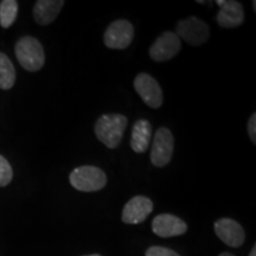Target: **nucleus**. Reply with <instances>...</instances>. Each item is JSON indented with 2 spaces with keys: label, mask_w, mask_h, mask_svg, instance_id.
<instances>
[{
  "label": "nucleus",
  "mask_w": 256,
  "mask_h": 256,
  "mask_svg": "<svg viewBox=\"0 0 256 256\" xmlns=\"http://www.w3.org/2000/svg\"><path fill=\"white\" fill-rule=\"evenodd\" d=\"M127 127V118L121 114H104L95 124L96 138L110 148H116Z\"/></svg>",
  "instance_id": "obj_1"
},
{
  "label": "nucleus",
  "mask_w": 256,
  "mask_h": 256,
  "mask_svg": "<svg viewBox=\"0 0 256 256\" xmlns=\"http://www.w3.org/2000/svg\"><path fill=\"white\" fill-rule=\"evenodd\" d=\"M16 57L19 64L28 72H34L43 68L46 63V54L40 42L31 36L19 38L14 46Z\"/></svg>",
  "instance_id": "obj_2"
},
{
  "label": "nucleus",
  "mask_w": 256,
  "mask_h": 256,
  "mask_svg": "<svg viewBox=\"0 0 256 256\" xmlns=\"http://www.w3.org/2000/svg\"><path fill=\"white\" fill-rule=\"evenodd\" d=\"M72 186L82 192L100 191L107 184V176L96 166H80L69 176Z\"/></svg>",
  "instance_id": "obj_3"
},
{
  "label": "nucleus",
  "mask_w": 256,
  "mask_h": 256,
  "mask_svg": "<svg viewBox=\"0 0 256 256\" xmlns=\"http://www.w3.org/2000/svg\"><path fill=\"white\" fill-rule=\"evenodd\" d=\"M176 34L179 40H183L192 46H200L208 40L210 30L206 23L197 17H188L178 22Z\"/></svg>",
  "instance_id": "obj_4"
},
{
  "label": "nucleus",
  "mask_w": 256,
  "mask_h": 256,
  "mask_svg": "<svg viewBox=\"0 0 256 256\" xmlns=\"http://www.w3.org/2000/svg\"><path fill=\"white\" fill-rule=\"evenodd\" d=\"M174 150V134L168 128L160 127L154 134L151 150V162L156 168H164L171 162Z\"/></svg>",
  "instance_id": "obj_5"
},
{
  "label": "nucleus",
  "mask_w": 256,
  "mask_h": 256,
  "mask_svg": "<svg viewBox=\"0 0 256 256\" xmlns=\"http://www.w3.org/2000/svg\"><path fill=\"white\" fill-rule=\"evenodd\" d=\"M134 37V28L128 20L119 19L112 23L104 32V46L110 49L122 50L130 46Z\"/></svg>",
  "instance_id": "obj_6"
},
{
  "label": "nucleus",
  "mask_w": 256,
  "mask_h": 256,
  "mask_svg": "<svg viewBox=\"0 0 256 256\" xmlns=\"http://www.w3.org/2000/svg\"><path fill=\"white\" fill-rule=\"evenodd\" d=\"M134 88L148 107L156 110L162 104L164 96H162V88L159 83L148 74H139L134 80Z\"/></svg>",
  "instance_id": "obj_7"
},
{
  "label": "nucleus",
  "mask_w": 256,
  "mask_h": 256,
  "mask_svg": "<svg viewBox=\"0 0 256 256\" xmlns=\"http://www.w3.org/2000/svg\"><path fill=\"white\" fill-rule=\"evenodd\" d=\"M180 48L182 42L174 32H164L150 48V57L154 62H165L177 56Z\"/></svg>",
  "instance_id": "obj_8"
},
{
  "label": "nucleus",
  "mask_w": 256,
  "mask_h": 256,
  "mask_svg": "<svg viewBox=\"0 0 256 256\" xmlns=\"http://www.w3.org/2000/svg\"><path fill=\"white\" fill-rule=\"evenodd\" d=\"M215 232L220 241L232 248L241 247L244 242L246 234L241 224L232 218H220L216 220Z\"/></svg>",
  "instance_id": "obj_9"
},
{
  "label": "nucleus",
  "mask_w": 256,
  "mask_h": 256,
  "mask_svg": "<svg viewBox=\"0 0 256 256\" xmlns=\"http://www.w3.org/2000/svg\"><path fill=\"white\" fill-rule=\"evenodd\" d=\"M220 12L217 14L216 20L220 26L226 28H238L244 20V12L241 2L235 0H217Z\"/></svg>",
  "instance_id": "obj_10"
},
{
  "label": "nucleus",
  "mask_w": 256,
  "mask_h": 256,
  "mask_svg": "<svg viewBox=\"0 0 256 256\" xmlns=\"http://www.w3.org/2000/svg\"><path fill=\"white\" fill-rule=\"evenodd\" d=\"M153 211V202L145 196L130 200L122 210V222L126 224L142 223Z\"/></svg>",
  "instance_id": "obj_11"
},
{
  "label": "nucleus",
  "mask_w": 256,
  "mask_h": 256,
  "mask_svg": "<svg viewBox=\"0 0 256 256\" xmlns=\"http://www.w3.org/2000/svg\"><path fill=\"white\" fill-rule=\"evenodd\" d=\"M152 230L159 238H174L180 236L186 232L188 226L183 220L171 215V214H162L154 217L152 222Z\"/></svg>",
  "instance_id": "obj_12"
},
{
  "label": "nucleus",
  "mask_w": 256,
  "mask_h": 256,
  "mask_svg": "<svg viewBox=\"0 0 256 256\" xmlns=\"http://www.w3.org/2000/svg\"><path fill=\"white\" fill-rule=\"evenodd\" d=\"M63 0H38L34 6V18L40 25H49L58 17Z\"/></svg>",
  "instance_id": "obj_13"
},
{
  "label": "nucleus",
  "mask_w": 256,
  "mask_h": 256,
  "mask_svg": "<svg viewBox=\"0 0 256 256\" xmlns=\"http://www.w3.org/2000/svg\"><path fill=\"white\" fill-rule=\"evenodd\" d=\"M152 136V126L148 121L140 119L134 122L130 138V147L136 153L147 151Z\"/></svg>",
  "instance_id": "obj_14"
},
{
  "label": "nucleus",
  "mask_w": 256,
  "mask_h": 256,
  "mask_svg": "<svg viewBox=\"0 0 256 256\" xmlns=\"http://www.w3.org/2000/svg\"><path fill=\"white\" fill-rule=\"evenodd\" d=\"M16 83V69L11 60L4 52H0V89L8 90Z\"/></svg>",
  "instance_id": "obj_15"
},
{
  "label": "nucleus",
  "mask_w": 256,
  "mask_h": 256,
  "mask_svg": "<svg viewBox=\"0 0 256 256\" xmlns=\"http://www.w3.org/2000/svg\"><path fill=\"white\" fill-rule=\"evenodd\" d=\"M18 14V2L16 0H2L0 2V25L8 28L14 24Z\"/></svg>",
  "instance_id": "obj_16"
},
{
  "label": "nucleus",
  "mask_w": 256,
  "mask_h": 256,
  "mask_svg": "<svg viewBox=\"0 0 256 256\" xmlns=\"http://www.w3.org/2000/svg\"><path fill=\"white\" fill-rule=\"evenodd\" d=\"M14 178V171L5 156H0V188L8 186Z\"/></svg>",
  "instance_id": "obj_17"
},
{
  "label": "nucleus",
  "mask_w": 256,
  "mask_h": 256,
  "mask_svg": "<svg viewBox=\"0 0 256 256\" xmlns=\"http://www.w3.org/2000/svg\"><path fill=\"white\" fill-rule=\"evenodd\" d=\"M145 256H180L172 249L160 247V246H153L150 247L145 252Z\"/></svg>",
  "instance_id": "obj_18"
},
{
  "label": "nucleus",
  "mask_w": 256,
  "mask_h": 256,
  "mask_svg": "<svg viewBox=\"0 0 256 256\" xmlns=\"http://www.w3.org/2000/svg\"><path fill=\"white\" fill-rule=\"evenodd\" d=\"M248 134L252 142L256 144V114L252 113L250 119L248 121Z\"/></svg>",
  "instance_id": "obj_19"
},
{
  "label": "nucleus",
  "mask_w": 256,
  "mask_h": 256,
  "mask_svg": "<svg viewBox=\"0 0 256 256\" xmlns=\"http://www.w3.org/2000/svg\"><path fill=\"white\" fill-rule=\"evenodd\" d=\"M249 256H256V246H254V247H252V252H250V254H249Z\"/></svg>",
  "instance_id": "obj_20"
},
{
  "label": "nucleus",
  "mask_w": 256,
  "mask_h": 256,
  "mask_svg": "<svg viewBox=\"0 0 256 256\" xmlns=\"http://www.w3.org/2000/svg\"><path fill=\"white\" fill-rule=\"evenodd\" d=\"M218 256H235V255L230 254V252H222V254H220Z\"/></svg>",
  "instance_id": "obj_21"
},
{
  "label": "nucleus",
  "mask_w": 256,
  "mask_h": 256,
  "mask_svg": "<svg viewBox=\"0 0 256 256\" xmlns=\"http://www.w3.org/2000/svg\"><path fill=\"white\" fill-rule=\"evenodd\" d=\"M252 5H254V11H256V2H252Z\"/></svg>",
  "instance_id": "obj_22"
},
{
  "label": "nucleus",
  "mask_w": 256,
  "mask_h": 256,
  "mask_svg": "<svg viewBox=\"0 0 256 256\" xmlns=\"http://www.w3.org/2000/svg\"><path fill=\"white\" fill-rule=\"evenodd\" d=\"M86 256H101V255H98V254H92V255H86Z\"/></svg>",
  "instance_id": "obj_23"
}]
</instances>
